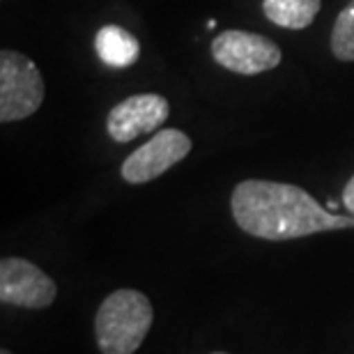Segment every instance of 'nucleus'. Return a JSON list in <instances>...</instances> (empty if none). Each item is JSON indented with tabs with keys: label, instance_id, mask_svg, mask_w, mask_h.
Returning <instances> with one entry per match:
<instances>
[{
	"label": "nucleus",
	"instance_id": "1",
	"mask_svg": "<svg viewBox=\"0 0 354 354\" xmlns=\"http://www.w3.org/2000/svg\"><path fill=\"white\" fill-rule=\"evenodd\" d=\"M235 223L246 235L288 242L315 232L354 228V216L334 214L297 184L244 180L230 198Z\"/></svg>",
	"mask_w": 354,
	"mask_h": 354
},
{
	"label": "nucleus",
	"instance_id": "2",
	"mask_svg": "<svg viewBox=\"0 0 354 354\" xmlns=\"http://www.w3.org/2000/svg\"><path fill=\"white\" fill-rule=\"evenodd\" d=\"M154 322L150 299L138 290H115L102 301L95 317L102 354H133Z\"/></svg>",
	"mask_w": 354,
	"mask_h": 354
},
{
	"label": "nucleus",
	"instance_id": "3",
	"mask_svg": "<svg viewBox=\"0 0 354 354\" xmlns=\"http://www.w3.org/2000/svg\"><path fill=\"white\" fill-rule=\"evenodd\" d=\"M46 86L37 65L19 51L0 53V122H17L39 111Z\"/></svg>",
	"mask_w": 354,
	"mask_h": 354
},
{
	"label": "nucleus",
	"instance_id": "4",
	"mask_svg": "<svg viewBox=\"0 0 354 354\" xmlns=\"http://www.w3.org/2000/svg\"><path fill=\"white\" fill-rule=\"evenodd\" d=\"M212 58L232 74L258 76L281 65V48L265 35L225 30L212 39Z\"/></svg>",
	"mask_w": 354,
	"mask_h": 354
},
{
	"label": "nucleus",
	"instance_id": "5",
	"mask_svg": "<svg viewBox=\"0 0 354 354\" xmlns=\"http://www.w3.org/2000/svg\"><path fill=\"white\" fill-rule=\"evenodd\" d=\"M58 286L37 265L24 258H5L0 263V301L10 306L41 310L55 301Z\"/></svg>",
	"mask_w": 354,
	"mask_h": 354
},
{
	"label": "nucleus",
	"instance_id": "6",
	"mask_svg": "<svg viewBox=\"0 0 354 354\" xmlns=\"http://www.w3.org/2000/svg\"><path fill=\"white\" fill-rule=\"evenodd\" d=\"M191 152V138L180 129H161L143 147L131 152L122 164V180L129 184H147L171 171Z\"/></svg>",
	"mask_w": 354,
	"mask_h": 354
},
{
	"label": "nucleus",
	"instance_id": "7",
	"mask_svg": "<svg viewBox=\"0 0 354 354\" xmlns=\"http://www.w3.org/2000/svg\"><path fill=\"white\" fill-rule=\"evenodd\" d=\"M171 115V104L166 97L147 92V95L127 97L113 106L106 120V131L115 143H131L143 133L157 131Z\"/></svg>",
	"mask_w": 354,
	"mask_h": 354
},
{
	"label": "nucleus",
	"instance_id": "8",
	"mask_svg": "<svg viewBox=\"0 0 354 354\" xmlns=\"http://www.w3.org/2000/svg\"><path fill=\"white\" fill-rule=\"evenodd\" d=\"M97 55L109 67H131L140 55V41L122 26H104L95 37Z\"/></svg>",
	"mask_w": 354,
	"mask_h": 354
},
{
	"label": "nucleus",
	"instance_id": "9",
	"mask_svg": "<svg viewBox=\"0 0 354 354\" xmlns=\"http://www.w3.org/2000/svg\"><path fill=\"white\" fill-rule=\"evenodd\" d=\"M322 0H263L265 17L274 26L288 30H304L315 21Z\"/></svg>",
	"mask_w": 354,
	"mask_h": 354
},
{
	"label": "nucleus",
	"instance_id": "10",
	"mask_svg": "<svg viewBox=\"0 0 354 354\" xmlns=\"http://www.w3.org/2000/svg\"><path fill=\"white\" fill-rule=\"evenodd\" d=\"M331 53L341 62H354V0L343 7L331 30Z\"/></svg>",
	"mask_w": 354,
	"mask_h": 354
},
{
	"label": "nucleus",
	"instance_id": "11",
	"mask_svg": "<svg viewBox=\"0 0 354 354\" xmlns=\"http://www.w3.org/2000/svg\"><path fill=\"white\" fill-rule=\"evenodd\" d=\"M341 201H343V207L350 212V216H354V175L350 177V182L345 184Z\"/></svg>",
	"mask_w": 354,
	"mask_h": 354
},
{
	"label": "nucleus",
	"instance_id": "12",
	"mask_svg": "<svg viewBox=\"0 0 354 354\" xmlns=\"http://www.w3.org/2000/svg\"><path fill=\"white\" fill-rule=\"evenodd\" d=\"M0 354H12L10 350H3V352H0Z\"/></svg>",
	"mask_w": 354,
	"mask_h": 354
},
{
	"label": "nucleus",
	"instance_id": "13",
	"mask_svg": "<svg viewBox=\"0 0 354 354\" xmlns=\"http://www.w3.org/2000/svg\"><path fill=\"white\" fill-rule=\"evenodd\" d=\"M212 354H225V352H212Z\"/></svg>",
	"mask_w": 354,
	"mask_h": 354
}]
</instances>
